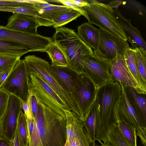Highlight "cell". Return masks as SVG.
Wrapping results in <instances>:
<instances>
[{"instance_id":"obj_1","label":"cell","mask_w":146,"mask_h":146,"mask_svg":"<svg viewBox=\"0 0 146 146\" xmlns=\"http://www.w3.org/2000/svg\"><path fill=\"white\" fill-rule=\"evenodd\" d=\"M38 109L33 120L43 146H64L66 119L37 100Z\"/></svg>"},{"instance_id":"obj_2","label":"cell","mask_w":146,"mask_h":146,"mask_svg":"<svg viewBox=\"0 0 146 146\" xmlns=\"http://www.w3.org/2000/svg\"><path fill=\"white\" fill-rule=\"evenodd\" d=\"M121 93V86L115 81L107 82L97 88L96 100L98 108V129L103 143L108 141L109 127L112 124H117L115 108Z\"/></svg>"},{"instance_id":"obj_3","label":"cell","mask_w":146,"mask_h":146,"mask_svg":"<svg viewBox=\"0 0 146 146\" xmlns=\"http://www.w3.org/2000/svg\"><path fill=\"white\" fill-rule=\"evenodd\" d=\"M53 42L64 54L68 67L76 73H81L82 60L86 56L93 54L92 48L80 39L75 31L66 27L56 29Z\"/></svg>"},{"instance_id":"obj_4","label":"cell","mask_w":146,"mask_h":146,"mask_svg":"<svg viewBox=\"0 0 146 146\" xmlns=\"http://www.w3.org/2000/svg\"><path fill=\"white\" fill-rule=\"evenodd\" d=\"M89 5L83 7L88 22L112 35L127 41V38L114 13L111 4L96 0L88 1Z\"/></svg>"},{"instance_id":"obj_5","label":"cell","mask_w":146,"mask_h":146,"mask_svg":"<svg viewBox=\"0 0 146 146\" xmlns=\"http://www.w3.org/2000/svg\"><path fill=\"white\" fill-rule=\"evenodd\" d=\"M28 70L36 73L43 79L68 105L71 111L80 118L77 104L71 95L55 79L49 70V63L35 55H29L24 59Z\"/></svg>"},{"instance_id":"obj_6","label":"cell","mask_w":146,"mask_h":146,"mask_svg":"<svg viewBox=\"0 0 146 146\" xmlns=\"http://www.w3.org/2000/svg\"><path fill=\"white\" fill-rule=\"evenodd\" d=\"M28 72L29 90L37 100L66 119L64 110L71 111L70 107L40 76L28 70Z\"/></svg>"},{"instance_id":"obj_7","label":"cell","mask_w":146,"mask_h":146,"mask_svg":"<svg viewBox=\"0 0 146 146\" xmlns=\"http://www.w3.org/2000/svg\"><path fill=\"white\" fill-rule=\"evenodd\" d=\"M0 89L16 96L22 102L27 101L29 90L28 72L24 59L17 62Z\"/></svg>"},{"instance_id":"obj_8","label":"cell","mask_w":146,"mask_h":146,"mask_svg":"<svg viewBox=\"0 0 146 146\" xmlns=\"http://www.w3.org/2000/svg\"><path fill=\"white\" fill-rule=\"evenodd\" d=\"M0 40L19 44L25 48L29 52H44L53 41L51 37L38 34H31L13 30L2 25H0Z\"/></svg>"},{"instance_id":"obj_9","label":"cell","mask_w":146,"mask_h":146,"mask_svg":"<svg viewBox=\"0 0 146 146\" xmlns=\"http://www.w3.org/2000/svg\"><path fill=\"white\" fill-rule=\"evenodd\" d=\"M96 87L91 80L82 73L78 74L73 96L83 121L96 100Z\"/></svg>"},{"instance_id":"obj_10","label":"cell","mask_w":146,"mask_h":146,"mask_svg":"<svg viewBox=\"0 0 146 146\" xmlns=\"http://www.w3.org/2000/svg\"><path fill=\"white\" fill-rule=\"evenodd\" d=\"M99 40L97 50L93 55L102 60L111 61L118 55L123 56L129 47L127 41L116 37L99 28Z\"/></svg>"},{"instance_id":"obj_11","label":"cell","mask_w":146,"mask_h":146,"mask_svg":"<svg viewBox=\"0 0 146 146\" xmlns=\"http://www.w3.org/2000/svg\"><path fill=\"white\" fill-rule=\"evenodd\" d=\"M111 61L104 60L90 54L86 56L82 64L81 73L98 87L105 83L114 81L110 71Z\"/></svg>"},{"instance_id":"obj_12","label":"cell","mask_w":146,"mask_h":146,"mask_svg":"<svg viewBox=\"0 0 146 146\" xmlns=\"http://www.w3.org/2000/svg\"><path fill=\"white\" fill-rule=\"evenodd\" d=\"M66 141L64 146H92L94 141L88 135L82 121L75 113L65 110Z\"/></svg>"},{"instance_id":"obj_13","label":"cell","mask_w":146,"mask_h":146,"mask_svg":"<svg viewBox=\"0 0 146 146\" xmlns=\"http://www.w3.org/2000/svg\"><path fill=\"white\" fill-rule=\"evenodd\" d=\"M22 102L16 96L10 95L6 110L1 120L0 135L11 141L14 139L18 118L22 111Z\"/></svg>"},{"instance_id":"obj_14","label":"cell","mask_w":146,"mask_h":146,"mask_svg":"<svg viewBox=\"0 0 146 146\" xmlns=\"http://www.w3.org/2000/svg\"><path fill=\"white\" fill-rule=\"evenodd\" d=\"M121 98L116 106L115 111L118 121L124 122L136 129L141 127L146 129L130 103L123 85Z\"/></svg>"},{"instance_id":"obj_15","label":"cell","mask_w":146,"mask_h":146,"mask_svg":"<svg viewBox=\"0 0 146 146\" xmlns=\"http://www.w3.org/2000/svg\"><path fill=\"white\" fill-rule=\"evenodd\" d=\"M119 3H111L114 13L118 23L120 25L127 38L131 44L132 49H139L146 54V43L139 30L133 26L130 20L125 19L117 9Z\"/></svg>"},{"instance_id":"obj_16","label":"cell","mask_w":146,"mask_h":146,"mask_svg":"<svg viewBox=\"0 0 146 146\" xmlns=\"http://www.w3.org/2000/svg\"><path fill=\"white\" fill-rule=\"evenodd\" d=\"M110 71L114 81L118 82L124 86L133 87L138 94H146V93L140 88L128 71L125 65L124 55L118 54L111 61Z\"/></svg>"},{"instance_id":"obj_17","label":"cell","mask_w":146,"mask_h":146,"mask_svg":"<svg viewBox=\"0 0 146 146\" xmlns=\"http://www.w3.org/2000/svg\"><path fill=\"white\" fill-rule=\"evenodd\" d=\"M39 26L35 18L23 14L13 13L9 18L5 27L13 30L37 34V28Z\"/></svg>"},{"instance_id":"obj_18","label":"cell","mask_w":146,"mask_h":146,"mask_svg":"<svg viewBox=\"0 0 146 146\" xmlns=\"http://www.w3.org/2000/svg\"><path fill=\"white\" fill-rule=\"evenodd\" d=\"M49 68L55 79L75 100L73 93L78 74L68 67H60L50 64Z\"/></svg>"},{"instance_id":"obj_19","label":"cell","mask_w":146,"mask_h":146,"mask_svg":"<svg viewBox=\"0 0 146 146\" xmlns=\"http://www.w3.org/2000/svg\"><path fill=\"white\" fill-rule=\"evenodd\" d=\"M40 14H42L45 26H53V20L60 14L72 10V9L64 5H57L48 3L45 1L35 3Z\"/></svg>"},{"instance_id":"obj_20","label":"cell","mask_w":146,"mask_h":146,"mask_svg":"<svg viewBox=\"0 0 146 146\" xmlns=\"http://www.w3.org/2000/svg\"><path fill=\"white\" fill-rule=\"evenodd\" d=\"M124 87L130 103L146 127V94L137 93L132 87Z\"/></svg>"},{"instance_id":"obj_21","label":"cell","mask_w":146,"mask_h":146,"mask_svg":"<svg viewBox=\"0 0 146 146\" xmlns=\"http://www.w3.org/2000/svg\"><path fill=\"white\" fill-rule=\"evenodd\" d=\"M98 120V106L95 100L82 122L87 133L90 138L94 141H98L101 144L103 142L100 136Z\"/></svg>"},{"instance_id":"obj_22","label":"cell","mask_w":146,"mask_h":146,"mask_svg":"<svg viewBox=\"0 0 146 146\" xmlns=\"http://www.w3.org/2000/svg\"><path fill=\"white\" fill-rule=\"evenodd\" d=\"M77 34L83 42L94 50L97 49L99 42V29L89 22L82 24L77 27Z\"/></svg>"},{"instance_id":"obj_23","label":"cell","mask_w":146,"mask_h":146,"mask_svg":"<svg viewBox=\"0 0 146 146\" xmlns=\"http://www.w3.org/2000/svg\"><path fill=\"white\" fill-rule=\"evenodd\" d=\"M126 67L131 75L142 90L146 93V82L142 78L136 63L133 49L129 47L124 55Z\"/></svg>"},{"instance_id":"obj_24","label":"cell","mask_w":146,"mask_h":146,"mask_svg":"<svg viewBox=\"0 0 146 146\" xmlns=\"http://www.w3.org/2000/svg\"><path fill=\"white\" fill-rule=\"evenodd\" d=\"M29 52L25 48L14 42L0 40V55L19 58Z\"/></svg>"},{"instance_id":"obj_25","label":"cell","mask_w":146,"mask_h":146,"mask_svg":"<svg viewBox=\"0 0 146 146\" xmlns=\"http://www.w3.org/2000/svg\"><path fill=\"white\" fill-rule=\"evenodd\" d=\"M44 52L48 54L52 60V65L60 67H68L64 54L53 41L48 46Z\"/></svg>"},{"instance_id":"obj_26","label":"cell","mask_w":146,"mask_h":146,"mask_svg":"<svg viewBox=\"0 0 146 146\" xmlns=\"http://www.w3.org/2000/svg\"><path fill=\"white\" fill-rule=\"evenodd\" d=\"M107 138L108 141L115 146H131L115 124H112L109 127L107 132Z\"/></svg>"},{"instance_id":"obj_27","label":"cell","mask_w":146,"mask_h":146,"mask_svg":"<svg viewBox=\"0 0 146 146\" xmlns=\"http://www.w3.org/2000/svg\"><path fill=\"white\" fill-rule=\"evenodd\" d=\"M17 129L19 146H28L29 133L27 118L22 111L19 116Z\"/></svg>"},{"instance_id":"obj_28","label":"cell","mask_w":146,"mask_h":146,"mask_svg":"<svg viewBox=\"0 0 146 146\" xmlns=\"http://www.w3.org/2000/svg\"><path fill=\"white\" fill-rule=\"evenodd\" d=\"M0 11L21 13L36 18L38 17L39 14L35 4L32 2L27 5L19 7H0Z\"/></svg>"},{"instance_id":"obj_29","label":"cell","mask_w":146,"mask_h":146,"mask_svg":"<svg viewBox=\"0 0 146 146\" xmlns=\"http://www.w3.org/2000/svg\"><path fill=\"white\" fill-rule=\"evenodd\" d=\"M82 15L77 11L72 9L62 13L53 20L54 28L56 29L62 27L70 22L76 20Z\"/></svg>"},{"instance_id":"obj_30","label":"cell","mask_w":146,"mask_h":146,"mask_svg":"<svg viewBox=\"0 0 146 146\" xmlns=\"http://www.w3.org/2000/svg\"><path fill=\"white\" fill-rule=\"evenodd\" d=\"M117 125L131 145L137 146L136 129L123 121H118Z\"/></svg>"},{"instance_id":"obj_31","label":"cell","mask_w":146,"mask_h":146,"mask_svg":"<svg viewBox=\"0 0 146 146\" xmlns=\"http://www.w3.org/2000/svg\"><path fill=\"white\" fill-rule=\"evenodd\" d=\"M133 50L138 70L143 80L146 82V54L138 48Z\"/></svg>"},{"instance_id":"obj_32","label":"cell","mask_w":146,"mask_h":146,"mask_svg":"<svg viewBox=\"0 0 146 146\" xmlns=\"http://www.w3.org/2000/svg\"><path fill=\"white\" fill-rule=\"evenodd\" d=\"M27 120L29 133L28 146H43L33 120L27 118Z\"/></svg>"},{"instance_id":"obj_33","label":"cell","mask_w":146,"mask_h":146,"mask_svg":"<svg viewBox=\"0 0 146 146\" xmlns=\"http://www.w3.org/2000/svg\"><path fill=\"white\" fill-rule=\"evenodd\" d=\"M20 58L0 55V72L12 70Z\"/></svg>"},{"instance_id":"obj_34","label":"cell","mask_w":146,"mask_h":146,"mask_svg":"<svg viewBox=\"0 0 146 146\" xmlns=\"http://www.w3.org/2000/svg\"><path fill=\"white\" fill-rule=\"evenodd\" d=\"M32 0H0V7L16 8L27 5Z\"/></svg>"},{"instance_id":"obj_35","label":"cell","mask_w":146,"mask_h":146,"mask_svg":"<svg viewBox=\"0 0 146 146\" xmlns=\"http://www.w3.org/2000/svg\"><path fill=\"white\" fill-rule=\"evenodd\" d=\"M9 95V94L0 89V120L6 110Z\"/></svg>"},{"instance_id":"obj_36","label":"cell","mask_w":146,"mask_h":146,"mask_svg":"<svg viewBox=\"0 0 146 146\" xmlns=\"http://www.w3.org/2000/svg\"><path fill=\"white\" fill-rule=\"evenodd\" d=\"M48 1L62 4L64 6L70 7L79 12L82 15L84 16L87 19V17L86 13L83 7L77 6L70 2L69 0H57Z\"/></svg>"},{"instance_id":"obj_37","label":"cell","mask_w":146,"mask_h":146,"mask_svg":"<svg viewBox=\"0 0 146 146\" xmlns=\"http://www.w3.org/2000/svg\"><path fill=\"white\" fill-rule=\"evenodd\" d=\"M29 94L26 102H22V108L24 114L27 119H33L32 114L31 104V97L32 95V92L29 90Z\"/></svg>"},{"instance_id":"obj_38","label":"cell","mask_w":146,"mask_h":146,"mask_svg":"<svg viewBox=\"0 0 146 146\" xmlns=\"http://www.w3.org/2000/svg\"><path fill=\"white\" fill-rule=\"evenodd\" d=\"M137 135L140 138L142 144L144 146H146V129L141 127L136 129Z\"/></svg>"},{"instance_id":"obj_39","label":"cell","mask_w":146,"mask_h":146,"mask_svg":"<svg viewBox=\"0 0 146 146\" xmlns=\"http://www.w3.org/2000/svg\"><path fill=\"white\" fill-rule=\"evenodd\" d=\"M31 90L32 92L31 97V111L33 118L35 117L37 112L38 109V102L37 100L34 95L33 92Z\"/></svg>"},{"instance_id":"obj_40","label":"cell","mask_w":146,"mask_h":146,"mask_svg":"<svg viewBox=\"0 0 146 146\" xmlns=\"http://www.w3.org/2000/svg\"><path fill=\"white\" fill-rule=\"evenodd\" d=\"M73 3L80 7H83L89 3L88 1L81 0H69Z\"/></svg>"},{"instance_id":"obj_41","label":"cell","mask_w":146,"mask_h":146,"mask_svg":"<svg viewBox=\"0 0 146 146\" xmlns=\"http://www.w3.org/2000/svg\"><path fill=\"white\" fill-rule=\"evenodd\" d=\"M0 146H13L12 141H11L3 137H0Z\"/></svg>"},{"instance_id":"obj_42","label":"cell","mask_w":146,"mask_h":146,"mask_svg":"<svg viewBox=\"0 0 146 146\" xmlns=\"http://www.w3.org/2000/svg\"><path fill=\"white\" fill-rule=\"evenodd\" d=\"M11 70L0 72V88L6 80Z\"/></svg>"},{"instance_id":"obj_43","label":"cell","mask_w":146,"mask_h":146,"mask_svg":"<svg viewBox=\"0 0 146 146\" xmlns=\"http://www.w3.org/2000/svg\"><path fill=\"white\" fill-rule=\"evenodd\" d=\"M12 142L13 146H19L18 135L17 129L14 139Z\"/></svg>"},{"instance_id":"obj_44","label":"cell","mask_w":146,"mask_h":146,"mask_svg":"<svg viewBox=\"0 0 146 146\" xmlns=\"http://www.w3.org/2000/svg\"><path fill=\"white\" fill-rule=\"evenodd\" d=\"M96 146H115L111 143L108 141L106 143H102L100 145L97 144Z\"/></svg>"},{"instance_id":"obj_45","label":"cell","mask_w":146,"mask_h":146,"mask_svg":"<svg viewBox=\"0 0 146 146\" xmlns=\"http://www.w3.org/2000/svg\"><path fill=\"white\" fill-rule=\"evenodd\" d=\"M35 3H36L38 2V0H35ZM36 6V5H35ZM42 15L41 14V18L39 19H38V20H36L37 22H39V21H40L41 20V19H42Z\"/></svg>"},{"instance_id":"obj_46","label":"cell","mask_w":146,"mask_h":146,"mask_svg":"<svg viewBox=\"0 0 146 146\" xmlns=\"http://www.w3.org/2000/svg\"><path fill=\"white\" fill-rule=\"evenodd\" d=\"M34 0V3H35V0ZM41 16H40V18L39 19H36V20H38V19H39L41 18Z\"/></svg>"},{"instance_id":"obj_47","label":"cell","mask_w":146,"mask_h":146,"mask_svg":"<svg viewBox=\"0 0 146 146\" xmlns=\"http://www.w3.org/2000/svg\"><path fill=\"white\" fill-rule=\"evenodd\" d=\"M1 120H0V128L1 127Z\"/></svg>"},{"instance_id":"obj_48","label":"cell","mask_w":146,"mask_h":146,"mask_svg":"<svg viewBox=\"0 0 146 146\" xmlns=\"http://www.w3.org/2000/svg\"></svg>"}]
</instances>
